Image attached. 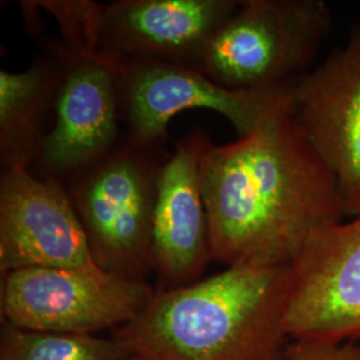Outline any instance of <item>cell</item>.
Returning a JSON list of instances; mask_svg holds the SVG:
<instances>
[{
    "mask_svg": "<svg viewBox=\"0 0 360 360\" xmlns=\"http://www.w3.org/2000/svg\"><path fill=\"white\" fill-rule=\"evenodd\" d=\"M212 259L288 267L309 238L343 220L336 180L292 112V101L200 160Z\"/></svg>",
    "mask_w": 360,
    "mask_h": 360,
    "instance_id": "1",
    "label": "cell"
},
{
    "mask_svg": "<svg viewBox=\"0 0 360 360\" xmlns=\"http://www.w3.org/2000/svg\"><path fill=\"white\" fill-rule=\"evenodd\" d=\"M288 283L290 266H230L155 292L114 338L147 360H282Z\"/></svg>",
    "mask_w": 360,
    "mask_h": 360,
    "instance_id": "2",
    "label": "cell"
},
{
    "mask_svg": "<svg viewBox=\"0 0 360 360\" xmlns=\"http://www.w3.org/2000/svg\"><path fill=\"white\" fill-rule=\"evenodd\" d=\"M331 23L322 0H242L196 68L232 90L290 86L314 60Z\"/></svg>",
    "mask_w": 360,
    "mask_h": 360,
    "instance_id": "3",
    "label": "cell"
},
{
    "mask_svg": "<svg viewBox=\"0 0 360 360\" xmlns=\"http://www.w3.org/2000/svg\"><path fill=\"white\" fill-rule=\"evenodd\" d=\"M129 142L77 174L70 198L103 270L146 279L153 270V218L160 167Z\"/></svg>",
    "mask_w": 360,
    "mask_h": 360,
    "instance_id": "4",
    "label": "cell"
},
{
    "mask_svg": "<svg viewBox=\"0 0 360 360\" xmlns=\"http://www.w3.org/2000/svg\"><path fill=\"white\" fill-rule=\"evenodd\" d=\"M1 276L4 323L43 333L115 331L135 319L156 292L146 279L103 269H22Z\"/></svg>",
    "mask_w": 360,
    "mask_h": 360,
    "instance_id": "5",
    "label": "cell"
},
{
    "mask_svg": "<svg viewBox=\"0 0 360 360\" xmlns=\"http://www.w3.org/2000/svg\"><path fill=\"white\" fill-rule=\"evenodd\" d=\"M120 99L129 129L127 142L153 150L165 138L169 120L191 108L218 112L239 138L245 136L292 101V84L272 90H232L191 65L123 62Z\"/></svg>",
    "mask_w": 360,
    "mask_h": 360,
    "instance_id": "6",
    "label": "cell"
},
{
    "mask_svg": "<svg viewBox=\"0 0 360 360\" xmlns=\"http://www.w3.org/2000/svg\"><path fill=\"white\" fill-rule=\"evenodd\" d=\"M284 327L295 340L360 339V215L315 232L292 262Z\"/></svg>",
    "mask_w": 360,
    "mask_h": 360,
    "instance_id": "7",
    "label": "cell"
},
{
    "mask_svg": "<svg viewBox=\"0 0 360 360\" xmlns=\"http://www.w3.org/2000/svg\"><path fill=\"white\" fill-rule=\"evenodd\" d=\"M98 270L70 193L59 180L23 168L0 178V271Z\"/></svg>",
    "mask_w": 360,
    "mask_h": 360,
    "instance_id": "8",
    "label": "cell"
},
{
    "mask_svg": "<svg viewBox=\"0 0 360 360\" xmlns=\"http://www.w3.org/2000/svg\"><path fill=\"white\" fill-rule=\"evenodd\" d=\"M56 52L62 72L53 101L55 122L38 160L55 179L77 175L115 148L123 65L105 52L94 58L68 56L59 47Z\"/></svg>",
    "mask_w": 360,
    "mask_h": 360,
    "instance_id": "9",
    "label": "cell"
},
{
    "mask_svg": "<svg viewBox=\"0 0 360 360\" xmlns=\"http://www.w3.org/2000/svg\"><path fill=\"white\" fill-rule=\"evenodd\" d=\"M292 112L333 172L345 217L360 215V27L292 83Z\"/></svg>",
    "mask_w": 360,
    "mask_h": 360,
    "instance_id": "10",
    "label": "cell"
},
{
    "mask_svg": "<svg viewBox=\"0 0 360 360\" xmlns=\"http://www.w3.org/2000/svg\"><path fill=\"white\" fill-rule=\"evenodd\" d=\"M235 0H116L105 4L103 52L122 62L195 67Z\"/></svg>",
    "mask_w": 360,
    "mask_h": 360,
    "instance_id": "11",
    "label": "cell"
},
{
    "mask_svg": "<svg viewBox=\"0 0 360 360\" xmlns=\"http://www.w3.org/2000/svg\"><path fill=\"white\" fill-rule=\"evenodd\" d=\"M210 138L195 129L160 167L153 218L151 264L167 288L193 283L212 259L199 167Z\"/></svg>",
    "mask_w": 360,
    "mask_h": 360,
    "instance_id": "12",
    "label": "cell"
},
{
    "mask_svg": "<svg viewBox=\"0 0 360 360\" xmlns=\"http://www.w3.org/2000/svg\"><path fill=\"white\" fill-rule=\"evenodd\" d=\"M62 59H40L20 72L0 71V160L3 168L38 163L44 115L53 103Z\"/></svg>",
    "mask_w": 360,
    "mask_h": 360,
    "instance_id": "13",
    "label": "cell"
},
{
    "mask_svg": "<svg viewBox=\"0 0 360 360\" xmlns=\"http://www.w3.org/2000/svg\"><path fill=\"white\" fill-rule=\"evenodd\" d=\"M115 338L58 334L19 328L3 323L0 360H129Z\"/></svg>",
    "mask_w": 360,
    "mask_h": 360,
    "instance_id": "14",
    "label": "cell"
},
{
    "mask_svg": "<svg viewBox=\"0 0 360 360\" xmlns=\"http://www.w3.org/2000/svg\"><path fill=\"white\" fill-rule=\"evenodd\" d=\"M46 10L58 22L63 44L59 49L68 56L94 58L103 53L105 4L92 0H41L31 1Z\"/></svg>",
    "mask_w": 360,
    "mask_h": 360,
    "instance_id": "15",
    "label": "cell"
},
{
    "mask_svg": "<svg viewBox=\"0 0 360 360\" xmlns=\"http://www.w3.org/2000/svg\"><path fill=\"white\" fill-rule=\"evenodd\" d=\"M284 360H360V345L295 340L287 349Z\"/></svg>",
    "mask_w": 360,
    "mask_h": 360,
    "instance_id": "16",
    "label": "cell"
},
{
    "mask_svg": "<svg viewBox=\"0 0 360 360\" xmlns=\"http://www.w3.org/2000/svg\"><path fill=\"white\" fill-rule=\"evenodd\" d=\"M129 360H147V359H142V358H138V356H131V359Z\"/></svg>",
    "mask_w": 360,
    "mask_h": 360,
    "instance_id": "17",
    "label": "cell"
}]
</instances>
